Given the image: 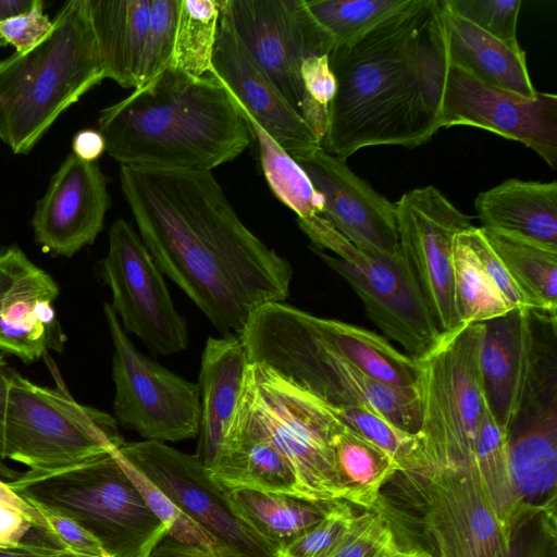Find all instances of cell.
Masks as SVG:
<instances>
[{"label":"cell","mask_w":557,"mask_h":557,"mask_svg":"<svg viewBox=\"0 0 557 557\" xmlns=\"http://www.w3.org/2000/svg\"><path fill=\"white\" fill-rule=\"evenodd\" d=\"M139 236L170 277L225 336L263 305L283 302L290 263L238 218L211 171L120 168Z\"/></svg>","instance_id":"obj_1"},{"label":"cell","mask_w":557,"mask_h":557,"mask_svg":"<svg viewBox=\"0 0 557 557\" xmlns=\"http://www.w3.org/2000/svg\"><path fill=\"white\" fill-rule=\"evenodd\" d=\"M336 82L321 147L347 160L362 148H414L442 128L450 66L443 0H416L362 37L334 46Z\"/></svg>","instance_id":"obj_2"},{"label":"cell","mask_w":557,"mask_h":557,"mask_svg":"<svg viewBox=\"0 0 557 557\" xmlns=\"http://www.w3.org/2000/svg\"><path fill=\"white\" fill-rule=\"evenodd\" d=\"M106 151L125 166L211 171L253 139L231 91L213 74L171 64L100 111Z\"/></svg>","instance_id":"obj_3"},{"label":"cell","mask_w":557,"mask_h":557,"mask_svg":"<svg viewBox=\"0 0 557 557\" xmlns=\"http://www.w3.org/2000/svg\"><path fill=\"white\" fill-rule=\"evenodd\" d=\"M52 21L40 44L0 61V140L16 154L106 78L88 0L65 2Z\"/></svg>","instance_id":"obj_4"},{"label":"cell","mask_w":557,"mask_h":557,"mask_svg":"<svg viewBox=\"0 0 557 557\" xmlns=\"http://www.w3.org/2000/svg\"><path fill=\"white\" fill-rule=\"evenodd\" d=\"M242 339L251 363L263 364L333 408L364 407L416 434L420 406L414 387L374 380L327 344L307 312L270 302L250 317Z\"/></svg>","instance_id":"obj_5"},{"label":"cell","mask_w":557,"mask_h":557,"mask_svg":"<svg viewBox=\"0 0 557 557\" xmlns=\"http://www.w3.org/2000/svg\"><path fill=\"white\" fill-rule=\"evenodd\" d=\"M8 484L29 504L74 519L109 557H149L168 535L112 450L53 473L27 470Z\"/></svg>","instance_id":"obj_6"},{"label":"cell","mask_w":557,"mask_h":557,"mask_svg":"<svg viewBox=\"0 0 557 557\" xmlns=\"http://www.w3.org/2000/svg\"><path fill=\"white\" fill-rule=\"evenodd\" d=\"M483 332V323L460 325L443 334L425 355L416 359L420 406L416 434L428 473L476 466L485 408L479 364Z\"/></svg>","instance_id":"obj_7"},{"label":"cell","mask_w":557,"mask_h":557,"mask_svg":"<svg viewBox=\"0 0 557 557\" xmlns=\"http://www.w3.org/2000/svg\"><path fill=\"white\" fill-rule=\"evenodd\" d=\"M55 387L38 385L9 370L4 459L35 473L73 468L119 448L114 417L76 401L55 373Z\"/></svg>","instance_id":"obj_8"},{"label":"cell","mask_w":557,"mask_h":557,"mask_svg":"<svg viewBox=\"0 0 557 557\" xmlns=\"http://www.w3.org/2000/svg\"><path fill=\"white\" fill-rule=\"evenodd\" d=\"M312 250L338 273L361 299L366 314L406 355L418 359L443 335L405 257L384 258L366 252L325 219H297Z\"/></svg>","instance_id":"obj_9"},{"label":"cell","mask_w":557,"mask_h":557,"mask_svg":"<svg viewBox=\"0 0 557 557\" xmlns=\"http://www.w3.org/2000/svg\"><path fill=\"white\" fill-rule=\"evenodd\" d=\"M249 376L258 410L295 475L299 498L343 500L331 444L341 420L327 405L263 364L250 362Z\"/></svg>","instance_id":"obj_10"},{"label":"cell","mask_w":557,"mask_h":557,"mask_svg":"<svg viewBox=\"0 0 557 557\" xmlns=\"http://www.w3.org/2000/svg\"><path fill=\"white\" fill-rule=\"evenodd\" d=\"M103 312L113 344V411L117 424L144 441L165 443L198 436L199 385L143 355L109 302H104Z\"/></svg>","instance_id":"obj_11"},{"label":"cell","mask_w":557,"mask_h":557,"mask_svg":"<svg viewBox=\"0 0 557 557\" xmlns=\"http://www.w3.org/2000/svg\"><path fill=\"white\" fill-rule=\"evenodd\" d=\"M100 275L111 289L110 305L124 331L136 335L154 355H175L188 347L186 320L174 307L163 273L123 219L109 231Z\"/></svg>","instance_id":"obj_12"},{"label":"cell","mask_w":557,"mask_h":557,"mask_svg":"<svg viewBox=\"0 0 557 557\" xmlns=\"http://www.w3.org/2000/svg\"><path fill=\"white\" fill-rule=\"evenodd\" d=\"M119 451L222 550L238 557H275V549L235 515L226 490L196 455L154 441L124 442Z\"/></svg>","instance_id":"obj_13"},{"label":"cell","mask_w":557,"mask_h":557,"mask_svg":"<svg viewBox=\"0 0 557 557\" xmlns=\"http://www.w3.org/2000/svg\"><path fill=\"white\" fill-rule=\"evenodd\" d=\"M234 30L283 97L299 113L306 96L302 63L330 54L334 41L305 0H221Z\"/></svg>","instance_id":"obj_14"},{"label":"cell","mask_w":557,"mask_h":557,"mask_svg":"<svg viewBox=\"0 0 557 557\" xmlns=\"http://www.w3.org/2000/svg\"><path fill=\"white\" fill-rule=\"evenodd\" d=\"M399 248L414 272L426 304L442 334L459 325L453 293L455 236L474 225L435 186L406 191L397 202Z\"/></svg>","instance_id":"obj_15"},{"label":"cell","mask_w":557,"mask_h":557,"mask_svg":"<svg viewBox=\"0 0 557 557\" xmlns=\"http://www.w3.org/2000/svg\"><path fill=\"white\" fill-rule=\"evenodd\" d=\"M479 127L534 150L557 168V96L537 92L524 97L485 84L463 70L448 69L442 108V127Z\"/></svg>","instance_id":"obj_16"},{"label":"cell","mask_w":557,"mask_h":557,"mask_svg":"<svg viewBox=\"0 0 557 557\" xmlns=\"http://www.w3.org/2000/svg\"><path fill=\"white\" fill-rule=\"evenodd\" d=\"M512 482L533 513L555 499L557 479V367L555 339H547L521 408L508 433Z\"/></svg>","instance_id":"obj_17"},{"label":"cell","mask_w":557,"mask_h":557,"mask_svg":"<svg viewBox=\"0 0 557 557\" xmlns=\"http://www.w3.org/2000/svg\"><path fill=\"white\" fill-rule=\"evenodd\" d=\"M293 158L323 197L320 216L366 252L389 259L401 256L394 202L358 176L346 160L322 147Z\"/></svg>","instance_id":"obj_18"},{"label":"cell","mask_w":557,"mask_h":557,"mask_svg":"<svg viewBox=\"0 0 557 557\" xmlns=\"http://www.w3.org/2000/svg\"><path fill=\"white\" fill-rule=\"evenodd\" d=\"M424 523L438 557H500L511 537L499 522L476 466L424 478Z\"/></svg>","instance_id":"obj_19"},{"label":"cell","mask_w":557,"mask_h":557,"mask_svg":"<svg viewBox=\"0 0 557 557\" xmlns=\"http://www.w3.org/2000/svg\"><path fill=\"white\" fill-rule=\"evenodd\" d=\"M60 287L17 246L0 250V351L29 364L62 352L66 337L54 302Z\"/></svg>","instance_id":"obj_20"},{"label":"cell","mask_w":557,"mask_h":557,"mask_svg":"<svg viewBox=\"0 0 557 557\" xmlns=\"http://www.w3.org/2000/svg\"><path fill=\"white\" fill-rule=\"evenodd\" d=\"M109 207L108 177L98 163L70 153L36 205L35 240L54 256L71 258L96 240Z\"/></svg>","instance_id":"obj_21"},{"label":"cell","mask_w":557,"mask_h":557,"mask_svg":"<svg viewBox=\"0 0 557 557\" xmlns=\"http://www.w3.org/2000/svg\"><path fill=\"white\" fill-rule=\"evenodd\" d=\"M219 3L212 74L290 157L321 147L310 127L238 38L222 1Z\"/></svg>","instance_id":"obj_22"},{"label":"cell","mask_w":557,"mask_h":557,"mask_svg":"<svg viewBox=\"0 0 557 557\" xmlns=\"http://www.w3.org/2000/svg\"><path fill=\"white\" fill-rule=\"evenodd\" d=\"M535 311L515 308L483 322L480 375L485 405L509 433L536 370L543 342Z\"/></svg>","instance_id":"obj_23"},{"label":"cell","mask_w":557,"mask_h":557,"mask_svg":"<svg viewBox=\"0 0 557 557\" xmlns=\"http://www.w3.org/2000/svg\"><path fill=\"white\" fill-rule=\"evenodd\" d=\"M207 471L225 490H250L299 497L295 475L273 444L258 410L249 374L222 450Z\"/></svg>","instance_id":"obj_24"},{"label":"cell","mask_w":557,"mask_h":557,"mask_svg":"<svg viewBox=\"0 0 557 557\" xmlns=\"http://www.w3.org/2000/svg\"><path fill=\"white\" fill-rule=\"evenodd\" d=\"M250 361L238 336L209 337L199 373L200 426L197 458L209 470L216 461L237 414Z\"/></svg>","instance_id":"obj_25"},{"label":"cell","mask_w":557,"mask_h":557,"mask_svg":"<svg viewBox=\"0 0 557 557\" xmlns=\"http://www.w3.org/2000/svg\"><path fill=\"white\" fill-rule=\"evenodd\" d=\"M483 228L557 251V182L509 178L474 200Z\"/></svg>","instance_id":"obj_26"},{"label":"cell","mask_w":557,"mask_h":557,"mask_svg":"<svg viewBox=\"0 0 557 557\" xmlns=\"http://www.w3.org/2000/svg\"><path fill=\"white\" fill-rule=\"evenodd\" d=\"M450 64L491 86L535 97L524 50L504 42L451 12L445 4Z\"/></svg>","instance_id":"obj_27"},{"label":"cell","mask_w":557,"mask_h":557,"mask_svg":"<svg viewBox=\"0 0 557 557\" xmlns=\"http://www.w3.org/2000/svg\"><path fill=\"white\" fill-rule=\"evenodd\" d=\"M88 5L106 78L136 89L152 0H88Z\"/></svg>","instance_id":"obj_28"},{"label":"cell","mask_w":557,"mask_h":557,"mask_svg":"<svg viewBox=\"0 0 557 557\" xmlns=\"http://www.w3.org/2000/svg\"><path fill=\"white\" fill-rule=\"evenodd\" d=\"M307 320L327 344L369 376L396 387L416 386L419 374L417 360L400 352L384 336L308 312Z\"/></svg>","instance_id":"obj_29"},{"label":"cell","mask_w":557,"mask_h":557,"mask_svg":"<svg viewBox=\"0 0 557 557\" xmlns=\"http://www.w3.org/2000/svg\"><path fill=\"white\" fill-rule=\"evenodd\" d=\"M235 515L275 552L319 522L331 503L250 490H226Z\"/></svg>","instance_id":"obj_30"},{"label":"cell","mask_w":557,"mask_h":557,"mask_svg":"<svg viewBox=\"0 0 557 557\" xmlns=\"http://www.w3.org/2000/svg\"><path fill=\"white\" fill-rule=\"evenodd\" d=\"M331 444L343 500L364 508L373 507L382 487L400 473L398 463L342 421Z\"/></svg>","instance_id":"obj_31"},{"label":"cell","mask_w":557,"mask_h":557,"mask_svg":"<svg viewBox=\"0 0 557 557\" xmlns=\"http://www.w3.org/2000/svg\"><path fill=\"white\" fill-rule=\"evenodd\" d=\"M475 461L478 472L492 507L510 535L534 516L516 492L508 458V433L490 413L486 405L478 436Z\"/></svg>","instance_id":"obj_32"},{"label":"cell","mask_w":557,"mask_h":557,"mask_svg":"<svg viewBox=\"0 0 557 557\" xmlns=\"http://www.w3.org/2000/svg\"><path fill=\"white\" fill-rule=\"evenodd\" d=\"M486 240L537 312L556 320L557 251L483 228Z\"/></svg>","instance_id":"obj_33"},{"label":"cell","mask_w":557,"mask_h":557,"mask_svg":"<svg viewBox=\"0 0 557 557\" xmlns=\"http://www.w3.org/2000/svg\"><path fill=\"white\" fill-rule=\"evenodd\" d=\"M235 101L258 143L261 168L272 193L299 219L320 215L323 197L305 170L236 99Z\"/></svg>","instance_id":"obj_34"},{"label":"cell","mask_w":557,"mask_h":557,"mask_svg":"<svg viewBox=\"0 0 557 557\" xmlns=\"http://www.w3.org/2000/svg\"><path fill=\"white\" fill-rule=\"evenodd\" d=\"M467 231L458 233L453 244V293L459 325L483 323L515 309L484 272Z\"/></svg>","instance_id":"obj_35"},{"label":"cell","mask_w":557,"mask_h":557,"mask_svg":"<svg viewBox=\"0 0 557 557\" xmlns=\"http://www.w3.org/2000/svg\"><path fill=\"white\" fill-rule=\"evenodd\" d=\"M219 0H181L170 64L189 75L212 74Z\"/></svg>","instance_id":"obj_36"},{"label":"cell","mask_w":557,"mask_h":557,"mask_svg":"<svg viewBox=\"0 0 557 557\" xmlns=\"http://www.w3.org/2000/svg\"><path fill=\"white\" fill-rule=\"evenodd\" d=\"M334 46L348 44L412 7L416 0H305Z\"/></svg>","instance_id":"obj_37"},{"label":"cell","mask_w":557,"mask_h":557,"mask_svg":"<svg viewBox=\"0 0 557 557\" xmlns=\"http://www.w3.org/2000/svg\"><path fill=\"white\" fill-rule=\"evenodd\" d=\"M330 408L346 426L392 456L405 476L426 475L428 465L417 434L404 431L364 407Z\"/></svg>","instance_id":"obj_38"},{"label":"cell","mask_w":557,"mask_h":557,"mask_svg":"<svg viewBox=\"0 0 557 557\" xmlns=\"http://www.w3.org/2000/svg\"><path fill=\"white\" fill-rule=\"evenodd\" d=\"M112 451L149 509L166 527L168 537L185 545L226 553L201 527L184 515L152 481L125 459L119 448Z\"/></svg>","instance_id":"obj_39"},{"label":"cell","mask_w":557,"mask_h":557,"mask_svg":"<svg viewBox=\"0 0 557 557\" xmlns=\"http://www.w3.org/2000/svg\"><path fill=\"white\" fill-rule=\"evenodd\" d=\"M359 515L344 500L332 502L322 519L275 552V557H330L351 533Z\"/></svg>","instance_id":"obj_40"},{"label":"cell","mask_w":557,"mask_h":557,"mask_svg":"<svg viewBox=\"0 0 557 557\" xmlns=\"http://www.w3.org/2000/svg\"><path fill=\"white\" fill-rule=\"evenodd\" d=\"M181 0H152L139 85L141 87L171 61Z\"/></svg>","instance_id":"obj_41"},{"label":"cell","mask_w":557,"mask_h":557,"mask_svg":"<svg viewBox=\"0 0 557 557\" xmlns=\"http://www.w3.org/2000/svg\"><path fill=\"white\" fill-rule=\"evenodd\" d=\"M446 7L488 35L510 45L517 40L521 0H444Z\"/></svg>","instance_id":"obj_42"},{"label":"cell","mask_w":557,"mask_h":557,"mask_svg":"<svg viewBox=\"0 0 557 557\" xmlns=\"http://www.w3.org/2000/svg\"><path fill=\"white\" fill-rule=\"evenodd\" d=\"M42 517L41 530L59 548L85 557H109L98 540L74 519L39 504H30Z\"/></svg>","instance_id":"obj_43"},{"label":"cell","mask_w":557,"mask_h":557,"mask_svg":"<svg viewBox=\"0 0 557 557\" xmlns=\"http://www.w3.org/2000/svg\"><path fill=\"white\" fill-rule=\"evenodd\" d=\"M470 245L484 272L512 308L537 312L535 302L520 288L485 238L481 226L467 231Z\"/></svg>","instance_id":"obj_44"},{"label":"cell","mask_w":557,"mask_h":557,"mask_svg":"<svg viewBox=\"0 0 557 557\" xmlns=\"http://www.w3.org/2000/svg\"><path fill=\"white\" fill-rule=\"evenodd\" d=\"M396 540L381 513L363 512L344 543L330 557H371Z\"/></svg>","instance_id":"obj_45"},{"label":"cell","mask_w":557,"mask_h":557,"mask_svg":"<svg viewBox=\"0 0 557 557\" xmlns=\"http://www.w3.org/2000/svg\"><path fill=\"white\" fill-rule=\"evenodd\" d=\"M53 21L44 11V2L37 0L30 11L0 22V45L12 46L24 53L40 44L52 30Z\"/></svg>","instance_id":"obj_46"},{"label":"cell","mask_w":557,"mask_h":557,"mask_svg":"<svg viewBox=\"0 0 557 557\" xmlns=\"http://www.w3.org/2000/svg\"><path fill=\"white\" fill-rule=\"evenodd\" d=\"M549 520L542 517L541 531L524 534L519 524L512 534L509 548L500 557H548L549 542L555 539V529H549Z\"/></svg>","instance_id":"obj_47"},{"label":"cell","mask_w":557,"mask_h":557,"mask_svg":"<svg viewBox=\"0 0 557 557\" xmlns=\"http://www.w3.org/2000/svg\"><path fill=\"white\" fill-rule=\"evenodd\" d=\"M73 154L85 162H97L106 151V141L98 129L78 131L72 141Z\"/></svg>","instance_id":"obj_48"},{"label":"cell","mask_w":557,"mask_h":557,"mask_svg":"<svg viewBox=\"0 0 557 557\" xmlns=\"http://www.w3.org/2000/svg\"><path fill=\"white\" fill-rule=\"evenodd\" d=\"M33 525L16 512L0 506V546H16Z\"/></svg>","instance_id":"obj_49"},{"label":"cell","mask_w":557,"mask_h":557,"mask_svg":"<svg viewBox=\"0 0 557 557\" xmlns=\"http://www.w3.org/2000/svg\"><path fill=\"white\" fill-rule=\"evenodd\" d=\"M0 506L5 507L28 521L34 528L45 530L46 524L37 511L27 500L15 493L8 483L0 480Z\"/></svg>","instance_id":"obj_50"},{"label":"cell","mask_w":557,"mask_h":557,"mask_svg":"<svg viewBox=\"0 0 557 557\" xmlns=\"http://www.w3.org/2000/svg\"><path fill=\"white\" fill-rule=\"evenodd\" d=\"M149 557H238L219 550L185 545L165 536Z\"/></svg>","instance_id":"obj_51"},{"label":"cell","mask_w":557,"mask_h":557,"mask_svg":"<svg viewBox=\"0 0 557 557\" xmlns=\"http://www.w3.org/2000/svg\"><path fill=\"white\" fill-rule=\"evenodd\" d=\"M24 540L32 546L39 557H85L74 555L57 547L39 529L32 528Z\"/></svg>","instance_id":"obj_52"},{"label":"cell","mask_w":557,"mask_h":557,"mask_svg":"<svg viewBox=\"0 0 557 557\" xmlns=\"http://www.w3.org/2000/svg\"><path fill=\"white\" fill-rule=\"evenodd\" d=\"M9 370L4 358L0 355V459H4V423L9 394Z\"/></svg>","instance_id":"obj_53"},{"label":"cell","mask_w":557,"mask_h":557,"mask_svg":"<svg viewBox=\"0 0 557 557\" xmlns=\"http://www.w3.org/2000/svg\"><path fill=\"white\" fill-rule=\"evenodd\" d=\"M371 557H434L423 548L401 545L395 540Z\"/></svg>","instance_id":"obj_54"},{"label":"cell","mask_w":557,"mask_h":557,"mask_svg":"<svg viewBox=\"0 0 557 557\" xmlns=\"http://www.w3.org/2000/svg\"><path fill=\"white\" fill-rule=\"evenodd\" d=\"M37 0H0V22L32 10Z\"/></svg>","instance_id":"obj_55"},{"label":"cell","mask_w":557,"mask_h":557,"mask_svg":"<svg viewBox=\"0 0 557 557\" xmlns=\"http://www.w3.org/2000/svg\"><path fill=\"white\" fill-rule=\"evenodd\" d=\"M0 557H39L32 546L23 539L16 546H0Z\"/></svg>","instance_id":"obj_56"},{"label":"cell","mask_w":557,"mask_h":557,"mask_svg":"<svg viewBox=\"0 0 557 557\" xmlns=\"http://www.w3.org/2000/svg\"><path fill=\"white\" fill-rule=\"evenodd\" d=\"M21 474V472L14 470L13 468L9 467L4 460H1L0 459V476L2 479H5V480H9V481H13L15 480L18 475Z\"/></svg>","instance_id":"obj_57"}]
</instances>
